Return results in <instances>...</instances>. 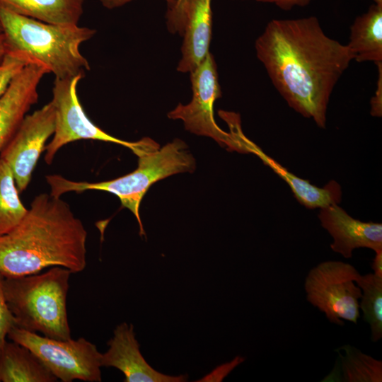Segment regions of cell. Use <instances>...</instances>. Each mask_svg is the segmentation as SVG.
<instances>
[{"label":"cell","instance_id":"19","mask_svg":"<svg viewBox=\"0 0 382 382\" xmlns=\"http://www.w3.org/2000/svg\"><path fill=\"white\" fill-rule=\"evenodd\" d=\"M335 350L339 361L323 381L381 382L382 361L368 355L354 347L344 345Z\"/></svg>","mask_w":382,"mask_h":382},{"label":"cell","instance_id":"8","mask_svg":"<svg viewBox=\"0 0 382 382\" xmlns=\"http://www.w3.org/2000/svg\"><path fill=\"white\" fill-rule=\"evenodd\" d=\"M360 276L351 264L328 260L313 267L304 282L307 301L327 319L338 325L343 320L354 324L360 317L361 288L356 281Z\"/></svg>","mask_w":382,"mask_h":382},{"label":"cell","instance_id":"26","mask_svg":"<svg viewBox=\"0 0 382 382\" xmlns=\"http://www.w3.org/2000/svg\"><path fill=\"white\" fill-rule=\"evenodd\" d=\"M262 3L273 4L282 10L289 11L296 6H305L313 0H253Z\"/></svg>","mask_w":382,"mask_h":382},{"label":"cell","instance_id":"23","mask_svg":"<svg viewBox=\"0 0 382 382\" xmlns=\"http://www.w3.org/2000/svg\"><path fill=\"white\" fill-rule=\"evenodd\" d=\"M190 0H176L174 6L166 14L168 30L183 36Z\"/></svg>","mask_w":382,"mask_h":382},{"label":"cell","instance_id":"17","mask_svg":"<svg viewBox=\"0 0 382 382\" xmlns=\"http://www.w3.org/2000/svg\"><path fill=\"white\" fill-rule=\"evenodd\" d=\"M347 46L358 62H382V4L374 3L355 18Z\"/></svg>","mask_w":382,"mask_h":382},{"label":"cell","instance_id":"7","mask_svg":"<svg viewBox=\"0 0 382 382\" xmlns=\"http://www.w3.org/2000/svg\"><path fill=\"white\" fill-rule=\"evenodd\" d=\"M7 337L32 351L63 382L80 380L100 382L101 355L96 346L84 337L57 340L16 325Z\"/></svg>","mask_w":382,"mask_h":382},{"label":"cell","instance_id":"11","mask_svg":"<svg viewBox=\"0 0 382 382\" xmlns=\"http://www.w3.org/2000/svg\"><path fill=\"white\" fill-rule=\"evenodd\" d=\"M108 342L109 347L101 355V366L114 367L125 375V382H183L187 375L169 376L161 374L151 366L141 355L134 326L122 323L113 332Z\"/></svg>","mask_w":382,"mask_h":382},{"label":"cell","instance_id":"20","mask_svg":"<svg viewBox=\"0 0 382 382\" xmlns=\"http://www.w3.org/2000/svg\"><path fill=\"white\" fill-rule=\"evenodd\" d=\"M18 194L12 170L0 158V236L12 231L28 211Z\"/></svg>","mask_w":382,"mask_h":382},{"label":"cell","instance_id":"6","mask_svg":"<svg viewBox=\"0 0 382 382\" xmlns=\"http://www.w3.org/2000/svg\"><path fill=\"white\" fill-rule=\"evenodd\" d=\"M79 77L55 79L52 99L55 111V129L53 138L45 147V161L51 164L58 151L66 144L81 139L98 140L120 144L137 156L157 149L153 139L145 137L137 141L116 138L96 126L86 115L78 98Z\"/></svg>","mask_w":382,"mask_h":382},{"label":"cell","instance_id":"21","mask_svg":"<svg viewBox=\"0 0 382 382\" xmlns=\"http://www.w3.org/2000/svg\"><path fill=\"white\" fill-rule=\"evenodd\" d=\"M356 283L361 290L359 309L370 325L371 340L377 342L382 337V277L374 273L360 274Z\"/></svg>","mask_w":382,"mask_h":382},{"label":"cell","instance_id":"29","mask_svg":"<svg viewBox=\"0 0 382 382\" xmlns=\"http://www.w3.org/2000/svg\"><path fill=\"white\" fill-rule=\"evenodd\" d=\"M7 53L5 39L3 33L0 34V64L3 62L4 57Z\"/></svg>","mask_w":382,"mask_h":382},{"label":"cell","instance_id":"30","mask_svg":"<svg viewBox=\"0 0 382 382\" xmlns=\"http://www.w3.org/2000/svg\"><path fill=\"white\" fill-rule=\"evenodd\" d=\"M376 4H382V0H374Z\"/></svg>","mask_w":382,"mask_h":382},{"label":"cell","instance_id":"16","mask_svg":"<svg viewBox=\"0 0 382 382\" xmlns=\"http://www.w3.org/2000/svg\"><path fill=\"white\" fill-rule=\"evenodd\" d=\"M58 379L28 348L6 341L0 354V381L55 382Z\"/></svg>","mask_w":382,"mask_h":382},{"label":"cell","instance_id":"1","mask_svg":"<svg viewBox=\"0 0 382 382\" xmlns=\"http://www.w3.org/2000/svg\"><path fill=\"white\" fill-rule=\"evenodd\" d=\"M258 60L288 105L325 128L332 93L354 60L347 45L309 16L273 19L255 42Z\"/></svg>","mask_w":382,"mask_h":382},{"label":"cell","instance_id":"18","mask_svg":"<svg viewBox=\"0 0 382 382\" xmlns=\"http://www.w3.org/2000/svg\"><path fill=\"white\" fill-rule=\"evenodd\" d=\"M85 0H0V5L20 15L57 25H78Z\"/></svg>","mask_w":382,"mask_h":382},{"label":"cell","instance_id":"14","mask_svg":"<svg viewBox=\"0 0 382 382\" xmlns=\"http://www.w3.org/2000/svg\"><path fill=\"white\" fill-rule=\"evenodd\" d=\"M48 70L30 62L0 98V152L13 137L30 108L38 100L37 88Z\"/></svg>","mask_w":382,"mask_h":382},{"label":"cell","instance_id":"4","mask_svg":"<svg viewBox=\"0 0 382 382\" xmlns=\"http://www.w3.org/2000/svg\"><path fill=\"white\" fill-rule=\"evenodd\" d=\"M71 273L55 266L41 273L4 277V292L16 326L53 339L71 338L66 311Z\"/></svg>","mask_w":382,"mask_h":382},{"label":"cell","instance_id":"27","mask_svg":"<svg viewBox=\"0 0 382 382\" xmlns=\"http://www.w3.org/2000/svg\"><path fill=\"white\" fill-rule=\"evenodd\" d=\"M103 7L108 9H114L121 7L134 0H98ZM167 4V11L170 10L175 5L176 0H164Z\"/></svg>","mask_w":382,"mask_h":382},{"label":"cell","instance_id":"15","mask_svg":"<svg viewBox=\"0 0 382 382\" xmlns=\"http://www.w3.org/2000/svg\"><path fill=\"white\" fill-rule=\"evenodd\" d=\"M212 0H190L177 66L181 73H190L209 53L212 37Z\"/></svg>","mask_w":382,"mask_h":382},{"label":"cell","instance_id":"9","mask_svg":"<svg viewBox=\"0 0 382 382\" xmlns=\"http://www.w3.org/2000/svg\"><path fill=\"white\" fill-rule=\"evenodd\" d=\"M192 98L187 105L179 103L168 117L183 121L185 129L199 136L209 137L229 150L239 152V146L230 132L222 130L214 117V104L221 96L216 64L209 52L190 72Z\"/></svg>","mask_w":382,"mask_h":382},{"label":"cell","instance_id":"2","mask_svg":"<svg viewBox=\"0 0 382 382\" xmlns=\"http://www.w3.org/2000/svg\"><path fill=\"white\" fill-rule=\"evenodd\" d=\"M86 240L82 221L66 202L40 194L21 222L0 236V273L16 277L55 266L81 272L86 266Z\"/></svg>","mask_w":382,"mask_h":382},{"label":"cell","instance_id":"12","mask_svg":"<svg viewBox=\"0 0 382 382\" xmlns=\"http://www.w3.org/2000/svg\"><path fill=\"white\" fill-rule=\"evenodd\" d=\"M321 226L332 238L330 248L345 258H350L353 251L360 248L382 250V224L362 221L351 216L339 204L320 209Z\"/></svg>","mask_w":382,"mask_h":382},{"label":"cell","instance_id":"25","mask_svg":"<svg viewBox=\"0 0 382 382\" xmlns=\"http://www.w3.org/2000/svg\"><path fill=\"white\" fill-rule=\"evenodd\" d=\"M378 68V79L375 94L371 99V115L382 116V62L376 64Z\"/></svg>","mask_w":382,"mask_h":382},{"label":"cell","instance_id":"13","mask_svg":"<svg viewBox=\"0 0 382 382\" xmlns=\"http://www.w3.org/2000/svg\"><path fill=\"white\" fill-rule=\"evenodd\" d=\"M227 125L229 132L238 141L241 152L252 153L258 156L265 165L287 183L301 204L313 209L340 203L342 189L338 183L330 180L323 187L311 184L308 180L302 179L289 172L248 139L242 131L240 118L232 117L228 120Z\"/></svg>","mask_w":382,"mask_h":382},{"label":"cell","instance_id":"10","mask_svg":"<svg viewBox=\"0 0 382 382\" xmlns=\"http://www.w3.org/2000/svg\"><path fill=\"white\" fill-rule=\"evenodd\" d=\"M55 129V111L50 101L32 114L26 115L17 131L0 152V158L12 170L17 189L23 192L45 143Z\"/></svg>","mask_w":382,"mask_h":382},{"label":"cell","instance_id":"5","mask_svg":"<svg viewBox=\"0 0 382 382\" xmlns=\"http://www.w3.org/2000/svg\"><path fill=\"white\" fill-rule=\"evenodd\" d=\"M195 161L184 141L175 139L162 148L138 156V166L132 172L120 178L97 183L70 180L60 175H49L46 180L50 194L60 197L69 192L100 190L116 195L121 204L129 209L139 226L140 236H146L139 214L142 198L156 182L170 175L191 172Z\"/></svg>","mask_w":382,"mask_h":382},{"label":"cell","instance_id":"28","mask_svg":"<svg viewBox=\"0 0 382 382\" xmlns=\"http://www.w3.org/2000/svg\"><path fill=\"white\" fill-rule=\"evenodd\" d=\"M371 268L374 274L382 277V250L375 252V256L371 263Z\"/></svg>","mask_w":382,"mask_h":382},{"label":"cell","instance_id":"31","mask_svg":"<svg viewBox=\"0 0 382 382\" xmlns=\"http://www.w3.org/2000/svg\"><path fill=\"white\" fill-rule=\"evenodd\" d=\"M3 33V30H2V26H1V21H0V34H2Z\"/></svg>","mask_w":382,"mask_h":382},{"label":"cell","instance_id":"24","mask_svg":"<svg viewBox=\"0 0 382 382\" xmlns=\"http://www.w3.org/2000/svg\"><path fill=\"white\" fill-rule=\"evenodd\" d=\"M4 276L0 273V354L6 341L10 330L16 325L13 315L10 311L3 289Z\"/></svg>","mask_w":382,"mask_h":382},{"label":"cell","instance_id":"22","mask_svg":"<svg viewBox=\"0 0 382 382\" xmlns=\"http://www.w3.org/2000/svg\"><path fill=\"white\" fill-rule=\"evenodd\" d=\"M29 63L22 57L6 53L0 64V98L6 93L13 79Z\"/></svg>","mask_w":382,"mask_h":382},{"label":"cell","instance_id":"3","mask_svg":"<svg viewBox=\"0 0 382 382\" xmlns=\"http://www.w3.org/2000/svg\"><path fill=\"white\" fill-rule=\"evenodd\" d=\"M7 53L45 66L55 79H83L91 70L80 46L96 30L79 25H57L16 13L0 5Z\"/></svg>","mask_w":382,"mask_h":382}]
</instances>
